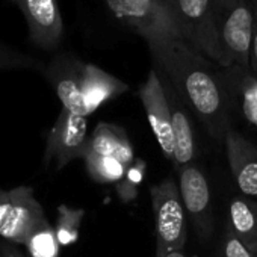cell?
Listing matches in <instances>:
<instances>
[{"instance_id": "obj_1", "label": "cell", "mask_w": 257, "mask_h": 257, "mask_svg": "<svg viewBox=\"0 0 257 257\" xmlns=\"http://www.w3.org/2000/svg\"><path fill=\"white\" fill-rule=\"evenodd\" d=\"M144 40L155 68L174 86L215 141L231 131V107L221 77V65L195 50L173 26L161 25Z\"/></svg>"}, {"instance_id": "obj_2", "label": "cell", "mask_w": 257, "mask_h": 257, "mask_svg": "<svg viewBox=\"0 0 257 257\" xmlns=\"http://www.w3.org/2000/svg\"><path fill=\"white\" fill-rule=\"evenodd\" d=\"M213 22L224 55V67L249 70L254 29V0H210Z\"/></svg>"}, {"instance_id": "obj_3", "label": "cell", "mask_w": 257, "mask_h": 257, "mask_svg": "<svg viewBox=\"0 0 257 257\" xmlns=\"http://www.w3.org/2000/svg\"><path fill=\"white\" fill-rule=\"evenodd\" d=\"M152 206L156 228V255L165 257L171 251L185 249L188 215L179 185L173 179H165L152 186Z\"/></svg>"}, {"instance_id": "obj_4", "label": "cell", "mask_w": 257, "mask_h": 257, "mask_svg": "<svg viewBox=\"0 0 257 257\" xmlns=\"http://www.w3.org/2000/svg\"><path fill=\"white\" fill-rule=\"evenodd\" d=\"M171 23L195 50L215 64L225 65L210 0H176Z\"/></svg>"}, {"instance_id": "obj_5", "label": "cell", "mask_w": 257, "mask_h": 257, "mask_svg": "<svg viewBox=\"0 0 257 257\" xmlns=\"http://www.w3.org/2000/svg\"><path fill=\"white\" fill-rule=\"evenodd\" d=\"M88 119L65 109L58 115L47 135L44 167L55 164L56 171L76 159H83L88 149Z\"/></svg>"}, {"instance_id": "obj_6", "label": "cell", "mask_w": 257, "mask_h": 257, "mask_svg": "<svg viewBox=\"0 0 257 257\" xmlns=\"http://www.w3.org/2000/svg\"><path fill=\"white\" fill-rule=\"evenodd\" d=\"M14 5L28 26L31 46L43 52H56L65 38V25L58 0H5Z\"/></svg>"}, {"instance_id": "obj_7", "label": "cell", "mask_w": 257, "mask_h": 257, "mask_svg": "<svg viewBox=\"0 0 257 257\" xmlns=\"http://www.w3.org/2000/svg\"><path fill=\"white\" fill-rule=\"evenodd\" d=\"M179 188L188 219H191L198 237L201 240L210 239L215 228V219L207 176L195 164L188 165L179 171Z\"/></svg>"}, {"instance_id": "obj_8", "label": "cell", "mask_w": 257, "mask_h": 257, "mask_svg": "<svg viewBox=\"0 0 257 257\" xmlns=\"http://www.w3.org/2000/svg\"><path fill=\"white\" fill-rule=\"evenodd\" d=\"M85 64L73 53L58 52L43 71V76L61 100L62 109L82 116H88L82 94Z\"/></svg>"}, {"instance_id": "obj_9", "label": "cell", "mask_w": 257, "mask_h": 257, "mask_svg": "<svg viewBox=\"0 0 257 257\" xmlns=\"http://www.w3.org/2000/svg\"><path fill=\"white\" fill-rule=\"evenodd\" d=\"M138 95L164 156L174 164V135L170 104L164 91V85L155 67L150 70L147 80L141 85Z\"/></svg>"}, {"instance_id": "obj_10", "label": "cell", "mask_w": 257, "mask_h": 257, "mask_svg": "<svg viewBox=\"0 0 257 257\" xmlns=\"http://www.w3.org/2000/svg\"><path fill=\"white\" fill-rule=\"evenodd\" d=\"M10 197L11 206L0 228V236L16 245H25L47 218L43 206L34 195L32 186H17L10 191Z\"/></svg>"}, {"instance_id": "obj_11", "label": "cell", "mask_w": 257, "mask_h": 257, "mask_svg": "<svg viewBox=\"0 0 257 257\" xmlns=\"http://www.w3.org/2000/svg\"><path fill=\"white\" fill-rule=\"evenodd\" d=\"M158 71V70H156ZM161 82L164 85L165 95L168 98L170 112H171V125L174 135V167L177 171L182 168L195 164L198 155V146L195 132L189 116V107L174 89V86L158 71Z\"/></svg>"}, {"instance_id": "obj_12", "label": "cell", "mask_w": 257, "mask_h": 257, "mask_svg": "<svg viewBox=\"0 0 257 257\" xmlns=\"http://www.w3.org/2000/svg\"><path fill=\"white\" fill-rule=\"evenodd\" d=\"M224 144L239 192L257 200V147L234 128L228 131Z\"/></svg>"}, {"instance_id": "obj_13", "label": "cell", "mask_w": 257, "mask_h": 257, "mask_svg": "<svg viewBox=\"0 0 257 257\" xmlns=\"http://www.w3.org/2000/svg\"><path fill=\"white\" fill-rule=\"evenodd\" d=\"M219 71L231 113L236 112L248 125L257 128V77L237 65L221 67Z\"/></svg>"}, {"instance_id": "obj_14", "label": "cell", "mask_w": 257, "mask_h": 257, "mask_svg": "<svg viewBox=\"0 0 257 257\" xmlns=\"http://www.w3.org/2000/svg\"><path fill=\"white\" fill-rule=\"evenodd\" d=\"M104 4L116 19L143 37L161 25L171 23L162 0H104Z\"/></svg>"}, {"instance_id": "obj_15", "label": "cell", "mask_w": 257, "mask_h": 257, "mask_svg": "<svg viewBox=\"0 0 257 257\" xmlns=\"http://www.w3.org/2000/svg\"><path fill=\"white\" fill-rule=\"evenodd\" d=\"M128 89V85L94 64H85L82 94L88 115L94 113L104 103L115 100Z\"/></svg>"}, {"instance_id": "obj_16", "label": "cell", "mask_w": 257, "mask_h": 257, "mask_svg": "<svg viewBox=\"0 0 257 257\" xmlns=\"http://www.w3.org/2000/svg\"><path fill=\"white\" fill-rule=\"evenodd\" d=\"M86 155L116 158L125 165H132L137 159L125 131L110 122H100L94 128V132L89 135Z\"/></svg>"}, {"instance_id": "obj_17", "label": "cell", "mask_w": 257, "mask_h": 257, "mask_svg": "<svg viewBox=\"0 0 257 257\" xmlns=\"http://www.w3.org/2000/svg\"><path fill=\"white\" fill-rule=\"evenodd\" d=\"M227 228L257 255V200L237 195L228 201Z\"/></svg>"}, {"instance_id": "obj_18", "label": "cell", "mask_w": 257, "mask_h": 257, "mask_svg": "<svg viewBox=\"0 0 257 257\" xmlns=\"http://www.w3.org/2000/svg\"><path fill=\"white\" fill-rule=\"evenodd\" d=\"M89 177L101 185H118L124 177L131 165H125L116 158L86 155L83 158Z\"/></svg>"}, {"instance_id": "obj_19", "label": "cell", "mask_w": 257, "mask_h": 257, "mask_svg": "<svg viewBox=\"0 0 257 257\" xmlns=\"http://www.w3.org/2000/svg\"><path fill=\"white\" fill-rule=\"evenodd\" d=\"M83 216L85 209L82 207H71L67 204H61L58 207L55 231L61 246H70L77 242Z\"/></svg>"}, {"instance_id": "obj_20", "label": "cell", "mask_w": 257, "mask_h": 257, "mask_svg": "<svg viewBox=\"0 0 257 257\" xmlns=\"http://www.w3.org/2000/svg\"><path fill=\"white\" fill-rule=\"evenodd\" d=\"M28 257H59V242L56 237L55 227L46 219L41 225L29 236L25 243Z\"/></svg>"}, {"instance_id": "obj_21", "label": "cell", "mask_w": 257, "mask_h": 257, "mask_svg": "<svg viewBox=\"0 0 257 257\" xmlns=\"http://www.w3.org/2000/svg\"><path fill=\"white\" fill-rule=\"evenodd\" d=\"M46 64L19 49L7 44L0 40V71H13V70H34V71H44Z\"/></svg>"}, {"instance_id": "obj_22", "label": "cell", "mask_w": 257, "mask_h": 257, "mask_svg": "<svg viewBox=\"0 0 257 257\" xmlns=\"http://www.w3.org/2000/svg\"><path fill=\"white\" fill-rule=\"evenodd\" d=\"M147 171V164L143 159H135L128 167L125 177L116 185V192L122 201H131L137 197V186L143 183Z\"/></svg>"}, {"instance_id": "obj_23", "label": "cell", "mask_w": 257, "mask_h": 257, "mask_svg": "<svg viewBox=\"0 0 257 257\" xmlns=\"http://www.w3.org/2000/svg\"><path fill=\"white\" fill-rule=\"evenodd\" d=\"M219 257H257L252 254L231 231L230 228L225 227L222 240H221V248H219Z\"/></svg>"}, {"instance_id": "obj_24", "label": "cell", "mask_w": 257, "mask_h": 257, "mask_svg": "<svg viewBox=\"0 0 257 257\" xmlns=\"http://www.w3.org/2000/svg\"><path fill=\"white\" fill-rule=\"evenodd\" d=\"M249 71L254 77H257V0H254V29L249 49Z\"/></svg>"}, {"instance_id": "obj_25", "label": "cell", "mask_w": 257, "mask_h": 257, "mask_svg": "<svg viewBox=\"0 0 257 257\" xmlns=\"http://www.w3.org/2000/svg\"><path fill=\"white\" fill-rule=\"evenodd\" d=\"M10 206H11L10 191L0 189V228H2V225H4V222H5V218H7V215H8Z\"/></svg>"}, {"instance_id": "obj_26", "label": "cell", "mask_w": 257, "mask_h": 257, "mask_svg": "<svg viewBox=\"0 0 257 257\" xmlns=\"http://www.w3.org/2000/svg\"><path fill=\"white\" fill-rule=\"evenodd\" d=\"M0 257H28V255L22 254L16 246H5Z\"/></svg>"}, {"instance_id": "obj_27", "label": "cell", "mask_w": 257, "mask_h": 257, "mask_svg": "<svg viewBox=\"0 0 257 257\" xmlns=\"http://www.w3.org/2000/svg\"><path fill=\"white\" fill-rule=\"evenodd\" d=\"M162 4H164L165 10L168 11L170 17H171V11H173V8H174V5H176V0H162Z\"/></svg>"}, {"instance_id": "obj_28", "label": "cell", "mask_w": 257, "mask_h": 257, "mask_svg": "<svg viewBox=\"0 0 257 257\" xmlns=\"http://www.w3.org/2000/svg\"><path fill=\"white\" fill-rule=\"evenodd\" d=\"M165 257H188V255H186L185 249H179V251H171V252H168Z\"/></svg>"}]
</instances>
